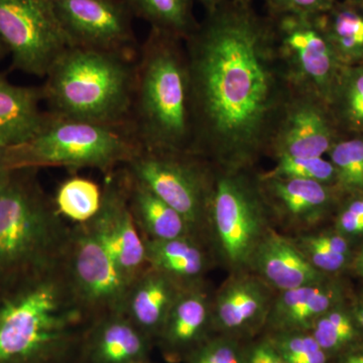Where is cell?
I'll return each instance as SVG.
<instances>
[{"label": "cell", "instance_id": "6da1fadb", "mask_svg": "<svg viewBox=\"0 0 363 363\" xmlns=\"http://www.w3.org/2000/svg\"><path fill=\"white\" fill-rule=\"evenodd\" d=\"M191 84V154L222 171L255 169L292 92L269 16L225 1L207 9L185 40Z\"/></svg>", "mask_w": 363, "mask_h": 363}, {"label": "cell", "instance_id": "7a4b0ae2", "mask_svg": "<svg viewBox=\"0 0 363 363\" xmlns=\"http://www.w3.org/2000/svg\"><path fill=\"white\" fill-rule=\"evenodd\" d=\"M6 288L0 297V363H65L78 352L91 321L64 262Z\"/></svg>", "mask_w": 363, "mask_h": 363}, {"label": "cell", "instance_id": "3957f363", "mask_svg": "<svg viewBox=\"0 0 363 363\" xmlns=\"http://www.w3.org/2000/svg\"><path fill=\"white\" fill-rule=\"evenodd\" d=\"M130 126L143 150L191 154L190 72L183 40L150 28L136 58Z\"/></svg>", "mask_w": 363, "mask_h": 363}, {"label": "cell", "instance_id": "277c9868", "mask_svg": "<svg viewBox=\"0 0 363 363\" xmlns=\"http://www.w3.org/2000/svg\"><path fill=\"white\" fill-rule=\"evenodd\" d=\"M0 175V286H11L63 262L71 227L30 173Z\"/></svg>", "mask_w": 363, "mask_h": 363}, {"label": "cell", "instance_id": "5b68a950", "mask_svg": "<svg viewBox=\"0 0 363 363\" xmlns=\"http://www.w3.org/2000/svg\"><path fill=\"white\" fill-rule=\"evenodd\" d=\"M136 59L72 47L45 76L50 114L106 125L130 126Z\"/></svg>", "mask_w": 363, "mask_h": 363}, {"label": "cell", "instance_id": "8992f818", "mask_svg": "<svg viewBox=\"0 0 363 363\" xmlns=\"http://www.w3.org/2000/svg\"><path fill=\"white\" fill-rule=\"evenodd\" d=\"M142 150L130 126L106 125L62 118L49 113L32 140L6 149V169L63 167L111 173Z\"/></svg>", "mask_w": 363, "mask_h": 363}, {"label": "cell", "instance_id": "52a82bcc", "mask_svg": "<svg viewBox=\"0 0 363 363\" xmlns=\"http://www.w3.org/2000/svg\"><path fill=\"white\" fill-rule=\"evenodd\" d=\"M272 219L255 169L214 168L206 234L233 274L250 269L253 253L272 229Z\"/></svg>", "mask_w": 363, "mask_h": 363}, {"label": "cell", "instance_id": "ba28073f", "mask_svg": "<svg viewBox=\"0 0 363 363\" xmlns=\"http://www.w3.org/2000/svg\"><path fill=\"white\" fill-rule=\"evenodd\" d=\"M124 168L176 210L196 238L207 233L208 208L213 187L214 167L190 152H140Z\"/></svg>", "mask_w": 363, "mask_h": 363}, {"label": "cell", "instance_id": "9c48e42d", "mask_svg": "<svg viewBox=\"0 0 363 363\" xmlns=\"http://www.w3.org/2000/svg\"><path fill=\"white\" fill-rule=\"evenodd\" d=\"M0 40L13 69L37 77L72 48L50 0H0Z\"/></svg>", "mask_w": 363, "mask_h": 363}, {"label": "cell", "instance_id": "30bf717a", "mask_svg": "<svg viewBox=\"0 0 363 363\" xmlns=\"http://www.w3.org/2000/svg\"><path fill=\"white\" fill-rule=\"evenodd\" d=\"M63 262L74 295L91 322L123 313L131 284L87 222L71 227Z\"/></svg>", "mask_w": 363, "mask_h": 363}, {"label": "cell", "instance_id": "8fae6325", "mask_svg": "<svg viewBox=\"0 0 363 363\" xmlns=\"http://www.w3.org/2000/svg\"><path fill=\"white\" fill-rule=\"evenodd\" d=\"M277 50L293 89L321 98L327 104L343 65L316 18H272Z\"/></svg>", "mask_w": 363, "mask_h": 363}, {"label": "cell", "instance_id": "7c38bea8", "mask_svg": "<svg viewBox=\"0 0 363 363\" xmlns=\"http://www.w3.org/2000/svg\"><path fill=\"white\" fill-rule=\"evenodd\" d=\"M72 47L138 58L140 45L125 0H50Z\"/></svg>", "mask_w": 363, "mask_h": 363}, {"label": "cell", "instance_id": "4fadbf2b", "mask_svg": "<svg viewBox=\"0 0 363 363\" xmlns=\"http://www.w3.org/2000/svg\"><path fill=\"white\" fill-rule=\"evenodd\" d=\"M338 138L328 104L310 93L292 89L272 128L266 156L323 157Z\"/></svg>", "mask_w": 363, "mask_h": 363}, {"label": "cell", "instance_id": "5bb4252c", "mask_svg": "<svg viewBox=\"0 0 363 363\" xmlns=\"http://www.w3.org/2000/svg\"><path fill=\"white\" fill-rule=\"evenodd\" d=\"M119 271L130 283L147 267L145 240L128 203L125 169L106 174L102 203L98 213L87 222Z\"/></svg>", "mask_w": 363, "mask_h": 363}, {"label": "cell", "instance_id": "9a60e30c", "mask_svg": "<svg viewBox=\"0 0 363 363\" xmlns=\"http://www.w3.org/2000/svg\"><path fill=\"white\" fill-rule=\"evenodd\" d=\"M233 274L212 298V326L236 337L266 324L274 296L271 286L253 272Z\"/></svg>", "mask_w": 363, "mask_h": 363}, {"label": "cell", "instance_id": "2e32d148", "mask_svg": "<svg viewBox=\"0 0 363 363\" xmlns=\"http://www.w3.org/2000/svg\"><path fill=\"white\" fill-rule=\"evenodd\" d=\"M272 218L290 228L308 230L323 220L337 189L303 179L264 177L257 173Z\"/></svg>", "mask_w": 363, "mask_h": 363}, {"label": "cell", "instance_id": "e0dca14e", "mask_svg": "<svg viewBox=\"0 0 363 363\" xmlns=\"http://www.w3.org/2000/svg\"><path fill=\"white\" fill-rule=\"evenodd\" d=\"M212 298L203 284L184 288L169 310L157 341L169 362H181L210 337Z\"/></svg>", "mask_w": 363, "mask_h": 363}, {"label": "cell", "instance_id": "ac0fdd59", "mask_svg": "<svg viewBox=\"0 0 363 363\" xmlns=\"http://www.w3.org/2000/svg\"><path fill=\"white\" fill-rule=\"evenodd\" d=\"M152 340L123 313L91 322L81 339V363H145Z\"/></svg>", "mask_w": 363, "mask_h": 363}, {"label": "cell", "instance_id": "d6986e66", "mask_svg": "<svg viewBox=\"0 0 363 363\" xmlns=\"http://www.w3.org/2000/svg\"><path fill=\"white\" fill-rule=\"evenodd\" d=\"M278 292L293 290L328 279L313 266L295 240L277 233H267L253 253L250 269Z\"/></svg>", "mask_w": 363, "mask_h": 363}, {"label": "cell", "instance_id": "ffe728a7", "mask_svg": "<svg viewBox=\"0 0 363 363\" xmlns=\"http://www.w3.org/2000/svg\"><path fill=\"white\" fill-rule=\"evenodd\" d=\"M341 301L342 289L329 279L279 292L272 300L264 325L272 333L309 332L322 315L340 305Z\"/></svg>", "mask_w": 363, "mask_h": 363}, {"label": "cell", "instance_id": "44dd1931", "mask_svg": "<svg viewBox=\"0 0 363 363\" xmlns=\"http://www.w3.org/2000/svg\"><path fill=\"white\" fill-rule=\"evenodd\" d=\"M184 288L167 274L147 267L131 283L123 314L147 337L157 340Z\"/></svg>", "mask_w": 363, "mask_h": 363}, {"label": "cell", "instance_id": "7402d4cb", "mask_svg": "<svg viewBox=\"0 0 363 363\" xmlns=\"http://www.w3.org/2000/svg\"><path fill=\"white\" fill-rule=\"evenodd\" d=\"M43 102L42 88L11 84L0 74V149L23 145L44 128Z\"/></svg>", "mask_w": 363, "mask_h": 363}, {"label": "cell", "instance_id": "603a6c76", "mask_svg": "<svg viewBox=\"0 0 363 363\" xmlns=\"http://www.w3.org/2000/svg\"><path fill=\"white\" fill-rule=\"evenodd\" d=\"M143 240L147 267L167 274L185 288L203 284L209 257L201 240L185 236L174 240Z\"/></svg>", "mask_w": 363, "mask_h": 363}, {"label": "cell", "instance_id": "cb8c5ba5", "mask_svg": "<svg viewBox=\"0 0 363 363\" xmlns=\"http://www.w3.org/2000/svg\"><path fill=\"white\" fill-rule=\"evenodd\" d=\"M126 174L128 203L136 226L143 238L167 240L185 236L196 238L187 221L176 210L160 199L128 171Z\"/></svg>", "mask_w": 363, "mask_h": 363}, {"label": "cell", "instance_id": "d4e9b609", "mask_svg": "<svg viewBox=\"0 0 363 363\" xmlns=\"http://www.w3.org/2000/svg\"><path fill=\"white\" fill-rule=\"evenodd\" d=\"M317 20L343 66L363 62V6L336 2Z\"/></svg>", "mask_w": 363, "mask_h": 363}, {"label": "cell", "instance_id": "484cf974", "mask_svg": "<svg viewBox=\"0 0 363 363\" xmlns=\"http://www.w3.org/2000/svg\"><path fill=\"white\" fill-rule=\"evenodd\" d=\"M328 106L338 133L363 135V62L341 68Z\"/></svg>", "mask_w": 363, "mask_h": 363}, {"label": "cell", "instance_id": "4316f807", "mask_svg": "<svg viewBox=\"0 0 363 363\" xmlns=\"http://www.w3.org/2000/svg\"><path fill=\"white\" fill-rule=\"evenodd\" d=\"M133 16L143 18L150 28L185 42L199 21L193 13L192 0H125Z\"/></svg>", "mask_w": 363, "mask_h": 363}, {"label": "cell", "instance_id": "83f0119b", "mask_svg": "<svg viewBox=\"0 0 363 363\" xmlns=\"http://www.w3.org/2000/svg\"><path fill=\"white\" fill-rule=\"evenodd\" d=\"M102 190L89 179L72 177L60 185L55 205L63 218L83 224L90 221L99 211Z\"/></svg>", "mask_w": 363, "mask_h": 363}, {"label": "cell", "instance_id": "f1b7e54d", "mask_svg": "<svg viewBox=\"0 0 363 363\" xmlns=\"http://www.w3.org/2000/svg\"><path fill=\"white\" fill-rule=\"evenodd\" d=\"M327 155L335 169L338 192L351 195L362 193L363 135L339 138Z\"/></svg>", "mask_w": 363, "mask_h": 363}, {"label": "cell", "instance_id": "f546056e", "mask_svg": "<svg viewBox=\"0 0 363 363\" xmlns=\"http://www.w3.org/2000/svg\"><path fill=\"white\" fill-rule=\"evenodd\" d=\"M355 318L342 308H332L313 325L310 333L328 354L350 345L358 335Z\"/></svg>", "mask_w": 363, "mask_h": 363}, {"label": "cell", "instance_id": "4dcf8cb0", "mask_svg": "<svg viewBox=\"0 0 363 363\" xmlns=\"http://www.w3.org/2000/svg\"><path fill=\"white\" fill-rule=\"evenodd\" d=\"M274 161L276 164L274 168L260 175L316 181L335 187V169L331 162L323 157L285 156L279 157Z\"/></svg>", "mask_w": 363, "mask_h": 363}, {"label": "cell", "instance_id": "1f68e13d", "mask_svg": "<svg viewBox=\"0 0 363 363\" xmlns=\"http://www.w3.org/2000/svg\"><path fill=\"white\" fill-rule=\"evenodd\" d=\"M288 363H327L329 354L310 332L274 333L269 338Z\"/></svg>", "mask_w": 363, "mask_h": 363}, {"label": "cell", "instance_id": "d6a6232c", "mask_svg": "<svg viewBox=\"0 0 363 363\" xmlns=\"http://www.w3.org/2000/svg\"><path fill=\"white\" fill-rule=\"evenodd\" d=\"M245 350L235 336L209 337L187 358L186 363H245Z\"/></svg>", "mask_w": 363, "mask_h": 363}, {"label": "cell", "instance_id": "836d02e7", "mask_svg": "<svg viewBox=\"0 0 363 363\" xmlns=\"http://www.w3.org/2000/svg\"><path fill=\"white\" fill-rule=\"evenodd\" d=\"M267 14L274 16H292L316 18L330 11L338 0H264Z\"/></svg>", "mask_w": 363, "mask_h": 363}, {"label": "cell", "instance_id": "e575fe53", "mask_svg": "<svg viewBox=\"0 0 363 363\" xmlns=\"http://www.w3.org/2000/svg\"><path fill=\"white\" fill-rule=\"evenodd\" d=\"M295 241L313 266L324 274L341 271L347 264L350 255H340L317 245L308 238L307 234L301 235Z\"/></svg>", "mask_w": 363, "mask_h": 363}, {"label": "cell", "instance_id": "d590c367", "mask_svg": "<svg viewBox=\"0 0 363 363\" xmlns=\"http://www.w3.org/2000/svg\"><path fill=\"white\" fill-rule=\"evenodd\" d=\"M336 230L344 238L363 234V192L353 194L344 204L336 218Z\"/></svg>", "mask_w": 363, "mask_h": 363}, {"label": "cell", "instance_id": "8d00e7d4", "mask_svg": "<svg viewBox=\"0 0 363 363\" xmlns=\"http://www.w3.org/2000/svg\"><path fill=\"white\" fill-rule=\"evenodd\" d=\"M245 363H288L269 338L245 350Z\"/></svg>", "mask_w": 363, "mask_h": 363}, {"label": "cell", "instance_id": "74e56055", "mask_svg": "<svg viewBox=\"0 0 363 363\" xmlns=\"http://www.w3.org/2000/svg\"><path fill=\"white\" fill-rule=\"evenodd\" d=\"M310 240L316 242L317 245L329 248L332 252L340 253V255H350V247L348 240L341 234L337 233H318L307 234Z\"/></svg>", "mask_w": 363, "mask_h": 363}, {"label": "cell", "instance_id": "f35d334b", "mask_svg": "<svg viewBox=\"0 0 363 363\" xmlns=\"http://www.w3.org/2000/svg\"><path fill=\"white\" fill-rule=\"evenodd\" d=\"M192 1L199 2V4H201L202 6L205 7V9H206L207 11V9H212V7L217 6V4H222V2L236 1L241 2V4H252V2L255 1V0H192Z\"/></svg>", "mask_w": 363, "mask_h": 363}, {"label": "cell", "instance_id": "ab89813d", "mask_svg": "<svg viewBox=\"0 0 363 363\" xmlns=\"http://www.w3.org/2000/svg\"><path fill=\"white\" fill-rule=\"evenodd\" d=\"M340 363H363V348L348 353Z\"/></svg>", "mask_w": 363, "mask_h": 363}, {"label": "cell", "instance_id": "60d3db41", "mask_svg": "<svg viewBox=\"0 0 363 363\" xmlns=\"http://www.w3.org/2000/svg\"><path fill=\"white\" fill-rule=\"evenodd\" d=\"M355 321H357V326L362 329L363 332V301L362 304L358 306L357 311L354 313Z\"/></svg>", "mask_w": 363, "mask_h": 363}, {"label": "cell", "instance_id": "b9f144b4", "mask_svg": "<svg viewBox=\"0 0 363 363\" xmlns=\"http://www.w3.org/2000/svg\"><path fill=\"white\" fill-rule=\"evenodd\" d=\"M6 171V149H0V175Z\"/></svg>", "mask_w": 363, "mask_h": 363}, {"label": "cell", "instance_id": "7bdbcfd3", "mask_svg": "<svg viewBox=\"0 0 363 363\" xmlns=\"http://www.w3.org/2000/svg\"><path fill=\"white\" fill-rule=\"evenodd\" d=\"M354 267L358 274L363 277V257L362 255H357V257H355Z\"/></svg>", "mask_w": 363, "mask_h": 363}, {"label": "cell", "instance_id": "ee69618b", "mask_svg": "<svg viewBox=\"0 0 363 363\" xmlns=\"http://www.w3.org/2000/svg\"><path fill=\"white\" fill-rule=\"evenodd\" d=\"M6 55H9V50L6 49V47L4 45V43L0 40V60L4 58Z\"/></svg>", "mask_w": 363, "mask_h": 363}, {"label": "cell", "instance_id": "f6af8a7d", "mask_svg": "<svg viewBox=\"0 0 363 363\" xmlns=\"http://www.w3.org/2000/svg\"><path fill=\"white\" fill-rule=\"evenodd\" d=\"M348 2H352V4H362L363 6V0H346Z\"/></svg>", "mask_w": 363, "mask_h": 363}, {"label": "cell", "instance_id": "bcb514c9", "mask_svg": "<svg viewBox=\"0 0 363 363\" xmlns=\"http://www.w3.org/2000/svg\"><path fill=\"white\" fill-rule=\"evenodd\" d=\"M358 255H362V257H363V248L362 250H360V252L358 253Z\"/></svg>", "mask_w": 363, "mask_h": 363}]
</instances>
